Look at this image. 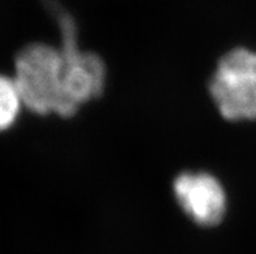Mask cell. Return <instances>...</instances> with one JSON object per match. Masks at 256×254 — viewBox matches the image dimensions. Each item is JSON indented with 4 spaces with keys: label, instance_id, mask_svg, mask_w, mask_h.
Segmentation results:
<instances>
[{
    "label": "cell",
    "instance_id": "1",
    "mask_svg": "<svg viewBox=\"0 0 256 254\" xmlns=\"http://www.w3.org/2000/svg\"><path fill=\"white\" fill-rule=\"evenodd\" d=\"M66 60L48 44L26 45L16 57L14 84L24 105L36 114L72 117L65 97Z\"/></svg>",
    "mask_w": 256,
    "mask_h": 254
},
{
    "label": "cell",
    "instance_id": "3",
    "mask_svg": "<svg viewBox=\"0 0 256 254\" xmlns=\"http://www.w3.org/2000/svg\"><path fill=\"white\" fill-rule=\"evenodd\" d=\"M173 193L181 209L198 225L212 227L224 218L226 195L222 184L211 174H181L173 183Z\"/></svg>",
    "mask_w": 256,
    "mask_h": 254
},
{
    "label": "cell",
    "instance_id": "4",
    "mask_svg": "<svg viewBox=\"0 0 256 254\" xmlns=\"http://www.w3.org/2000/svg\"><path fill=\"white\" fill-rule=\"evenodd\" d=\"M21 104L14 81L0 75V130L10 127L14 122Z\"/></svg>",
    "mask_w": 256,
    "mask_h": 254
},
{
    "label": "cell",
    "instance_id": "2",
    "mask_svg": "<svg viewBox=\"0 0 256 254\" xmlns=\"http://www.w3.org/2000/svg\"><path fill=\"white\" fill-rule=\"evenodd\" d=\"M210 93L225 119L256 121V52L234 48L218 62Z\"/></svg>",
    "mask_w": 256,
    "mask_h": 254
}]
</instances>
